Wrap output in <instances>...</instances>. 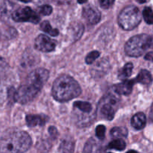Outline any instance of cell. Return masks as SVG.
Returning <instances> with one entry per match:
<instances>
[{"label":"cell","instance_id":"6da1fadb","mask_svg":"<svg viewBox=\"0 0 153 153\" xmlns=\"http://www.w3.org/2000/svg\"><path fill=\"white\" fill-rule=\"evenodd\" d=\"M31 145L28 134L20 130H10L0 138V151L1 153H24Z\"/></svg>","mask_w":153,"mask_h":153},{"label":"cell","instance_id":"7a4b0ae2","mask_svg":"<svg viewBox=\"0 0 153 153\" xmlns=\"http://www.w3.org/2000/svg\"><path fill=\"white\" fill-rule=\"evenodd\" d=\"M82 93L80 85L71 76L61 75L55 79L52 89L54 99L58 102H67L79 97Z\"/></svg>","mask_w":153,"mask_h":153},{"label":"cell","instance_id":"3957f363","mask_svg":"<svg viewBox=\"0 0 153 153\" xmlns=\"http://www.w3.org/2000/svg\"><path fill=\"white\" fill-rule=\"evenodd\" d=\"M148 49H153V37L139 34L131 37L125 45V52L128 56H141Z\"/></svg>","mask_w":153,"mask_h":153},{"label":"cell","instance_id":"277c9868","mask_svg":"<svg viewBox=\"0 0 153 153\" xmlns=\"http://www.w3.org/2000/svg\"><path fill=\"white\" fill-rule=\"evenodd\" d=\"M141 21V13L137 7L129 5L122 10L118 16V23L124 30L134 29Z\"/></svg>","mask_w":153,"mask_h":153},{"label":"cell","instance_id":"5b68a950","mask_svg":"<svg viewBox=\"0 0 153 153\" xmlns=\"http://www.w3.org/2000/svg\"><path fill=\"white\" fill-rule=\"evenodd\" d=\"M73 107L76 110V123L81 126H86L90 125L95 119V112L94 107L88 102L77 101L74 102Z\"/></svg>","mask_w":153,"mask_h":153},{"label":"cell","instance_id":"8992f818","mask_svg":"<svg viewBox=\"0 0 153 153\" xmlns=\"http://www.w3.org/2000/svg\"><path fill=\"white\" fill-rule=\"evenodd\" d=\"M119 101V97L114 94H108L105 96L99 104L100 116L108 120H111L117 110Z\"/></svg>","mask_w":153,"mask_h":153},{"label":"cell","instance_id":"52a82bcc","mask_svg":"<svg viewBox=\"0 0 153 153\" xmlns=\"http://www.w3.org/2000/svg\"><path fill=\"white\" fill-rule=\"evenodd\" d=\"M40 90L30 84L22 85L16 90L14 94V100L16 102L20 104H26L32 101Z\"/></svg>","mask_w":153,"mask_h":153},{"label":"cell","instance_id":"ba28073f","mask_svg":"<svg viewBox=\"0 0 153 153\" xmlns=\"http://www.w3.org/2000/svg\"><path fill=\"white\" fill-rule=\"evenodd\" d=\"M12 19L16 22H29L37 24L40 22V16L31 7H25L12 12Z\"/></svg>","mask_w":153,"mask_h":153},{"label":"cell","instance_id":"9c48e42d","mask_svg":"<svg viewBox=\"0 0 153 153\" xmlns=\"http://www.w3.org/2000/svg\"><path fill=\"white\" fill-rule=\"evenodd\" d=\"M49 73L47 70L44 68H37L28 75L27 83L41 90L45 82H46L49 79Z\"/></svg>","mask_w":153,"mask_h":153},{"label":"cell","instance_id":"30bf717a","mask_svg":"<svg viewBox=\"0 0 153 153\" xmlns=\"http://www.w3.org/2000/svg\"><path fill=\"white\" fill-rule=\"evenodd\" d=\"M34 46L36 49L43 52H49L55 50L56 41L44 34H40L34 40Z\"/></svg>","mask_w":153,"mask_h":153},{"label":"cell","instance_id":"8fae6325","mask_svg":"<svg viewBox=\"0 0 153 153\" xmlns=\"http://www.w3.org/2000/svg\"><path fill=\"white\" fill-rule=\"evenodd\" d=\"M82 16L88 23L92 25L98 23L101 18V14L99 10L92 6H87L84 7Z\"/></svg>","mask_w":153,"mask_h":153},{"label":"cell","instance_id":"7c38bea8","mask_svg":"<svg viewBox=\"0 0 153 153\" xmlns=\"http://www.w3.org/2000/svg\"><path fill=\"white\" fill-rule=\"evenodd\" d=\"M134 80H126L114 87V91L117 95H129L132 91Z\"/></svg>","mask_w":153,"mask_h":153},{"label":"cell","instance_id":"4fadbf2b","mask_svg":"<svg viewBox=\"0 0 153 153\" xmlns=\"http://www.w3.org/2000/svg\"><path fill=\"white\" fill-rule=\"evenodd\" d=\"M25 120L27 125L30 127L37 126H43L47 122V117L44 115L28 114L26 116Z\"/></svg>","mask_w":153,"mask_h":153},{"label":"cell","instance_id":"5bb4252c","mask_svg":"<svg viewBox=\"0 0 153 153\" xmlns=\"http://www.w3.org/2000/svg\"><path fill=\"white\" fill-rule=\"evenodd\" d=\"M146 118L143 113H137L133 116L131 118V126L134 127L135 129L140 130L146 126Z\"/></svg>","mask_w":153,"mask_h":153},{"label":"cell","instance_id":"9a60e30c","mask_svg":"<svg viewBox=\"0 0 153 153\" xmlns=\"http://www.w3.org/2000/svg\"><path fill=\"white\" fill-rule=\"evenodd\" d=\"M83 153H101V148L94 138H90L84 147Z\"/></svg>","mask_w":153,"mask_h":153},{"label":"cell","instance_id":"2e32d148","mask_svg":"<svg viewBox=\"0 0 153 153\" xmlns=\"http://www.w3.org/2000/svg\"><path fill=\"white\" fill-rule=\"evenodd\" d=\"M134 82H140L143 85H149L152 82V76L148 70H142L137 75Z\"/></svg>","mask_w":153,"mask_h":153},{"label":"cell","instance_id":"e0dca14e","mask_svg":"<svg viewBox=\"0 0 153 153\" xmlns=\"http://www.w3.org/2000/svg\"><path fill=\"white\" fill-rule=\"evenodd\" d=\"M75 142L72 138L64 140L61 145V150L62 153H74Z\"/></svg>","mask_w":153,"mask_h":153},{"label":"cell","instance_id":"ac0fdd59","mask_svg":"<svg viewBox=\"0 0 153 153\" xmlns=\"http://www.w3.org/2000/svg\"><path fill=\"white\" fill-rule=\"evenodd\" d=\"M133 70V64L131 63H127L118 73V77L120 79H126L131 75Z\"/></svg>","mask_w":153,"mask_h":153},{"label":"cell","instance_id":"d6986e66","mask_svg":"<svg viewBox=\"0 0 153 153\" xmlns=\"http://www.w3.org/2000/svg\"><path fill=\"white\" fill-rule=\"evenodd\" d=\"M40 28H41L42 31L47 33V34H49V35L53 36V37H56V36L59 34L58 30L56 29V28H52L48 21H43V22L40 24Z\"/></svg>","mask_w":153,"mask_h":153},{"label":"cell","instance_id":"ffe728a7","mask_svg":"<svg viewBox=\"0 0 153 153\" xmlns=\"http://www.w3.org/2000/svg\"><path fill=\"white\" fill-rule=\"evenodd\" d=\"M126 142L122 138H117L112 140L108 144L109 149H116V150L122 151L126 148Z\"/></svg>","mask_w":153,"mask_h":153},{"label":"cell","instance_id":"44dd1931","mask_svg":"<svg viewBox=\"0 0 153 153\" xmlns=\"http://www.w3.org/2000/svg\"><path fill=\"white\" fill-rule=\"evenodd\" d=\"M111 134L114 137H126L128 134V130L125 127H114L111 130Z\"/></svg>","mask_w":153,"mask_h":153},{"label":"cell","instance_id":"7402d4cb","mask_svg":"<svg viewBox=\"0 0 153 153\" xmlns=\"http://www.w3.org/2000/svg\"><path fill=\"white\" fill-rule=\"evenodd\" d=\"M143 16L147 24H153V10L150 7H146L143 10Z\"/></svg>","mask_w":153,"mask_h":153},{"label":"cell","instance_id":"603a6c76","mask_svg":"<svg viewBox=\"0 0 153 153\" xmlns=\"http://www.w3.org/2000/svg\"><path fill=\"white\" fill-rule=\"evenodd\" d=\"M10 3L7 1H4V2L1 3L0 5V17L4 18L7 17L8 15L9 11H10Z\"/></svg>","mask_w":153,"mask_h":153},{"label":"cell","instance_id":"cb8c5ba5","mask_svg":"<svg viewBox=\"0 0 153 153\" xmlns=\"http://www.w3.org/2000/svg\"><path fill=\"white\" fill-rule=\"evenodd\" d=\"M9 70V66L4 59L0 58V78L4 77Z\"/></svg>","mask_w":153,"mask_h":153},{"label":"cell","instance_id":"d4e9b609","mask_svg":"<svg viewBox=\"0 0 153 153\" xmlns=\"http://www.w3.org/2000/svg\"><path fill=\"white\" fill-rule=\"evenodd\" d=\"M100 54L98 51H93V52H90V53L87 55L86 59H85L86 63L88 64H93V63L94 62V61L100 57Z\"/></svg>","mask_w":153,"mask_h":153},{"label":"cell","instance_id":"484cf974","mask_svg":"<svg viewBox=\"0 0 153 153\" xmlns=\"http://www.w3.org/2000/svg\"><path fill=\"white\" fill-rule=\"evenodd\" d=\"M106 128L103 125H99L96 128V134L100 139H104L105 135Z\"/></svg>","mask_w":153,"mask_h":153},{"label":"cell","instance_id":"4316f807","mask_svg":"<svg viewBox=\"0 0 153 153\" xmlns=\"http://www.w3.org/2000/svg\"><path fill=\"white\" fill-rule=\"evenodd\" d=\"M39 12H40L41 14L44 15V16H48V15L51 14L52 12V7L50 5H43L41 7H40L38 8Z\"/></svg>","mask_w":153,"mask_h":153},{"label":"cell","instance_id":"83f0119b","mask_svg":"<svg viewBox=\"0 0 153 153\" xmlns=\"http://www.w3.org/2000/svg\"><path fill=\"white\" fill-rule=\"evenodd\" d=\"M114 3V1H111V0H101V1H100V4L104 9L109 8Z\"/></svg>","mask_w":153,"mask_h":153},{"label":"cell","instance_id":"f1b7e54d","mask_svg":"<svg viewBox=\"0 0 153 153\" xmlns=\"http://www.w3.org/2000/svg\"><path fill=\"white\" fill-rule=\"evenodd\" d=\"M6 91L1 85H0V105L2 104L6 99Z\"/></svg>","mask_w":153,"mask_h":153},{"label":"cell","instance_id":"f546056e","mask_svg":"<svg viewBox=\"0 0 153 153\" xmlns=\"http://www.w3.org/2000/svg\"><path fill=\"white\" fill-rule=\"evenodd\" d=\"M49 134L52 137H55V136H57L58 134V131H57V129L55 128V127H50L49 128Z\"/></svg>","mask_w":153,"mask_h":153},{"label":"cell","instance_id":"4dcf8cb0","mask_svg":"<svg viewBox=\"0 0 153 153\" xmlns=\"http://www.w3.org/2000/svg\"><path fill=\"white\" fill-rule=\"evenodd\" d=\"M145 59L147 61H153V52H148L146 55H145Z\"/></svg>","mask_w":153,"mask_h":153},{"label":"cell","instance_id":"1f68e13d","mask_svg":"<svg viewBox=\"0 0 153 153\" xmlns=\"http://www.w3.org/2000/svg\"><path fill=\"white\" fill-rule=\"evenodd\" d=\"M150 118H151V120H152L153 121V107H152V110H151V111H150Z\"/></svg>","mask_w":153,"mask_h":153},{"label":"cell","instance_id":"d6a6232c","mask_svg":"<svg viewBox=\"0 0 153 153\" xmlns=\"http://www.w3.org/2000/svg\"><path fill=\"white\" fill-rule=\"evenodd\" d=\"M126 153H138V152H136V151H134V150H130V151H128V152H127Z\"/></svg>","mask_w":153,"mask_h":153},{"label":"cell","instance_id":"836d02e7","mask_svg":"<svg viewBox=\"0 0 153 153\" xmlns=\"http://www.w3.org/2000/svg\"><path fill=\"white\" fill-rule=\"evenodd\" d=\"M108 153H112V152H108Z\"/></svg>","mask_w":153,"mask_h":153}]
</instances>
